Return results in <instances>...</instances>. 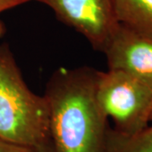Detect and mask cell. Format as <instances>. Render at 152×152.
<instances>
[{"label":"cell","mask_w":152,"mask_h":152,"mask_svg":"<svg viewBox=\"0 0 152 152\" xmlns=\"http://www.w3.org/2000/svg\"><path fill=\"white\" fill-rule=\"evenodd\" d=\"M119 24L152 34V0H113Z\"/></svg>","instance_id":"obj_6"},{"label":"cell","mask_w":152,"mask_h":152,"mask_svg":"<svg viewBox=\"0 0 152 152\" xmlns=\"http://www.w3.org/2000/svg\"><path fill=\"white\" fill-rule=\"evenodd\" d=\"M107 152H152V124L130 135L109 129Z\"/></svg>","instance_id":"obj_7"},{"label":"cell","mask_w":152,"mask_h":152,"mask_svg":"<svg viewBox=\"0 0 152 152\" xmlns=\"http://www.w3.org/2000/svg\"><path fill=\"white\" fill-rule=\"evenodd\" d=\"M150 123L152 124V109H151V117H150Z\"/></svg>","instance_id":"obj_12"},{"label":"cell","mask_w":152,"mask_h":152,"mask_svg":"<svg viewBox=\"0 0 152 152\" xmlns=\"http://www.w3.org/2000/svg\"><path fill=\"white\" fill-rule=\"evenodd\" d=\"M53 11L60 21L84 36L93 48L103 52L118 28L113 0H36Z\"/></svg>","instance_id":"obj_4"},{"label":"cell","mask_w":152,"mask_h":152,"mask_svg":"<svg viewBox=\"0 0 152 152\" xmlns=\"http://www.w3.org/2000/svg\"><path fill=\"white\" fill-rule=\"evenodd\" d=\"M36 149H37V152H54L51 142L42 145H40V146L37 147Z\"/></svg>","instance_id":"obj_10"},{"label":"cell","mask_w":152,"mask_h":152,"mask_svg":"<svg viewBox=\"0 0 152 152\" xmlns=\"http://www.w3.org/2000/svg\"><path fill=\"white\" fill-rule=\"evenodd\" d=\"M103 53L109 69L126 72L152 89V34L119 24Z\"/></svg>","instance_id":"obj_5"},{"label":"cell","mask_w":152,"mask_h":152,"mask_svg":"<svg viewBox=\"0 0 152 152\" xmlns=\"http://www.w3.org/2000/svg\"><path fill=\"white\" fill-rule=\"evenodd\" d=\"M31 0H0V14Z\"/></svg>","instance_id":"obj_9"},{"label":"cell","mask_w":152,"mask_h":152,"mask_svg":"<svg viewBox=\"0 0 152 152\" xmlns=\"http://www.w3.org/2000/svg\"><path fill=\"white\" fill-rule=\"evenodd\" d=\"M5 33H6L5 26H4V22L0 20V38L2 37H4Z\"/></svg>","instance_id":"obj_11"},{"label":"cell","mask_w":152,"mask_h":152,"mask_svg":"<svg viewBox=\"0 0 152 152\" xmlns=\"http://www.w3.org/2000/svg\"><path fill=\"white\" fill-rule=\"evenodd\" d=\"M96 70L59 68L44 96L49 107L54 152H107V117L96 96Z\"/></svg>","instance_id":"obj_1"},{"label":"cell","mask_w":152,"mask_h":152,"mask_svg":"<svg viewBox=\"0 0 152 152\" xmlns=\"http://www.w3.org/2000/svg\"><path fill=\"white\" fill-rule=\"evenodd\" d=\"M0 140L35 148L51 142L48 102L27 86L8 43L0 45Z\"/></svg>","instance_id":"obj_2"},{"label":"cell","mask_w":152,"mask_h":152,"mask_svg":"<svg viewBox=\"0 0 152 152\" xmlns=\"http://www.w3.org/2000/svg\"><path fill=\"white\" fill-rule=\"evenodd\" d=\"M0 152H37L35 147L23 145L0 140Z\"/></svg>","instance_id":"obj_8"},{"label":"cell","mask_w":152,"mask_h":152,"mask_svg":"<svg viewBox=\"0 0 152 152\" xmlns=\"http://www.w3.org/2000/svg\"><path fill=\"white\" fill-rule=\"evenodd\" d=\"M96 96L105 115L113 121L115 130L134 134L150 125L152 89L124 71L96 70Z\"/></svg>","instance_id":"obj_3"}]
</instances>
